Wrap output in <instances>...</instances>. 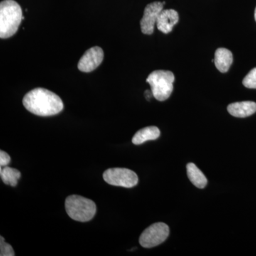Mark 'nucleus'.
<instances>
[{
    "label": "nucleus",
    "mask_w": 256,
    "mask_h": 256,
    "mask_svg": "<svg viewBox=\"0 0 256 256\" xmlns=\"http://www.w3.org/2000/svg\"><path fill=\"white\" fill-rule=\"evenodd\" d=\"M169 235L170 228L166 224H154L143 232L140 238V242L143 248H152L163 244Z\"/></svg>",
    "instance_id": "nucleus-6"
},
{
    "label": "nucleus",
    "mask_w": 256,
    "mask_h": 256,
    "mask_svg": "<svg viewBox=\"0 0 256 256\" xmlns=\"http://www.w3.org/2000/svg\"><path fill=\"white\" fill-rule=\"evenodd\" d=\"M104 60V50L100 47H92L82 56L79 62L78 68L84 73H90L100 66Z\"/></svg>",
    "instance_id": "nucleus-8"
},
{
    "label": "nucleus",
    "mask_w": 256,
    "mask_h": 256,
    "mask_svg": "<svg viewBox=\"0 0 256 256\" xmlns=\"http://www.w3.org/2000/svg\"><path fill=\"white\" fill-rule=\"evenodd\" d=\"M23 104L26 110L41 117L60 114L64 108L60 96L41 88L28 92L24 98Z\"/></svg>",
    "instance_id": "nucleus-1"
},
{
    "label": "nucleus",
    "mask_w": 256,
    "mask_h": 256,
    "mask_svg": "<svg viewBox=\"0 0 256 256\" xmlns=\"http://www.w3.org/2000/svg\"><path fill=\"white\" fill-rule=\"evenodd\" d=\"M174 80L172 72L162 70L152 72L146 79V82L150 85L153 96L159 101L170 98L174 90Z\"/></svg>",
    "instance_id": "nucleus-4"
},
{
    "label": "nucleus",
    "mask_w": 256,
    "mask_h": 256,
    "mask_svg": "<svg viewBox=\"0 0 256 256\" xmlns=\"http://www.w3.org/2000/svg\"><path fill=\"white\" fill-rule=\"evenodd\" d=\"M0 175L3 182L6 185L15 188L18 185V180L21 178V172L18 170L10 166H4L0 169Z\"/></svg>",
    "instance_id": "nucleus-14"
},
{
    "label": "nucleus",
    "mask_w": 256,
    "mask_h": 256,
    "mask_svg": "<svg viewBox=\"0 0 256 256\" xmlns=\"http://www.w3.org/2000/svg\"><path fill=\"white\" fill-rule=\"evenodd\" d=\"M228 111L234 117L240 118L250 117L256 112V104L252 101L235 102L228 106Z\"/></svg>",
    "instance_id": "nucleus-10"
},
{
    "label": "nucleus",
    "mask_w": 256,
    "mask_h": 256,
    "mask_svg": "<svg viewBox=\"0 0 256 256\" xmlns=\"http://www.w3.org/2000/svg\"><path fill=\"white\" fill-rule=\"evenodd\" d=\"M0 256H14V249L11 245L5 242L2 236L0 237Z\"/></svg>",
    "instance_id": "nucleus-16"
},
{
    "label": "nucleus",
    "mask_w": 256,
    "mask_h": 256,
    "mask_svg": "<svg viewBox=\"0 0 256 256\" xmlns=\"http://www.w3.org/2000/svg\"><path fill=\"white\" fill-rule=\"evenodd\" d=\"M234 62L233 54L226 48H220L216 52L214 63L220 73H227Z\"/></svg>",
    "instance_id": "nucleus-11"
},
{
    "label": "nucleus",
    "mask_w": 256,
    "mask_h": 256,
    "mask_svg": "<svg viewBox=\"0 0 256 256\" xmlns=\"http://www.w3.org/2000/svg\"><path fill=\"white\" fill-rule=\"evenodd\" d=\"M160 130L159 128L152 126L143 128L136 133L132 138V143L136 146H140L148 141L156 140L160 137Z\"/></svg>",
    "instance_id": "nucleus-12"
},
{
    "label": "nucleus",
    "mask_w": 256,
    "mask_h": 256,
    "mask_svg": "<svg viewBox=\"0 0 256 256\" xmlns=\"http://www.w3.org/2000/svg\"><path fill=\"white\" fill-rule=\"evenodd\" d=\"M164 4L165 2H156L146 6L144 16L140 22L141 30L144 34L152 35L154 33V26L160 13L164 10Z\"/></svg>",
    "instance_id": "nucleus-7"
},
{
    "label": "nucleus",
    "mask_w": 256,
    "mask_h": 256,
    "mask_svg": "<svg viewBox=\"0 0 256 256\" xmlns=\"http://www.w3.org/2000/svg\"><path fill=\"white\" fill-rule=\"evenodd\" d=\"M106 182L114 186L132 188L137 186L139 178L137 174L132 170L124 168H112L108 170L104 174Z\"/></svg>",
    "instance_id": "nucleus-5"
},
{
    "label": "nucleus",
    "mask_w": 256,
    "mask_h": 256,
    "mask_svg": "<svg viewBox=\"0 0 256 256\" xmlns=\"http://www.w3.org/2000/svg\"><path fill=\"white\" fill-rule=\"evenodd\" d=\"M180 16L178 12L174 10H163L160 13L156 26L158 30L165 34H168L172 32L175 25L178 22Z\"/></svg>",
    "instance_id": "nucleus-9"
},
{
    "label": "nucleus",
    "mask_w": 256,
    "mask_h": 256,
    "mask_svg": "<svg viewBox=\"0 0 256 256\" xmlns=\"http://www.w3.org/2000/svg\"><path fill=\"white\" fill-rule=\"evenodd\" d=\"M10 162H11V158L9 154L4 151H0V168L8 166L10 164Z\"/></svg>",
    "instance_id": "nucleus-17"
},
{
    "label": "nucleus",
    "mask_w": 256,
    "mask_h": 256,
    "mask_svg": "<svg viewBox=\"0 0 256 256\" xmlns=\"http://www.w3.org/2000/svg\"><path fill=\"white\" fill-rule=\"evenodd\" d=\"M188 174L191 182L198 188H206L208 180L201 170L193 164L190 163L188 164Z\"/></svg>",
    "instance_id": "nucleus-13"
},
{
    "label": "nucleus",
    "mask_w": 256,
    "mask_h": 256,
    "mask_svg": "<svg viewBox=\"0 0 256 256\" xmlns=\"http://www.w3.org/2000/svg\"><path fill=\"white\" fill-rule=\"evenodd\" d=\"M65 206L69 217L78 222H90L97 210L95 202L78 195L68 196L66 200Z\"/></svg>",
    "instance_id": "nucleus-3"
},
{
    "label": "nucleus",
    "mask_w": 256,
    "mask_h": 256,
    "mask_svg": "<svg viewBox=\"0 0 256 256\" xmlns=\"http://www.w3.org/2000/svg\"><path fill=\"white\" fill-rule=\"evenodd\" d=\"M24 20L22 10L14 0H4L0 4V38L14 36Z\"/></svg>",
    "instance_id": "nucleus-2"
},
{
    "label": "nucleus",
    "mask_w": 256,
    "mask_h": 256,
    "mask_svg": "<svg viewBox=\"0 0 256 256\" xmlns=\"http://www.w3.org/2000/svg\"><path fill=\"white\" fill-rule=\"evenodd\" d=\"M255 18L256 21V11H255Z\"/></svg>",
    "instance_id": "nucleus-18"
},
{
    "label": "nucleus",
    "mask_w": 256,
    "mask_h": 256,
    "mask_svg": "<svg viewBox=\"0 0 256 256\" xmlns=\"http://www.w3.org/2000/svg\"><path fill=\"white\" fill-rule=\"evenodd\" d=\"M242 84L247 88L256 89V68L248 74L242 80Z\"/></svg>",
    "instance_id": "nucleus-15"
}]
</instances>
